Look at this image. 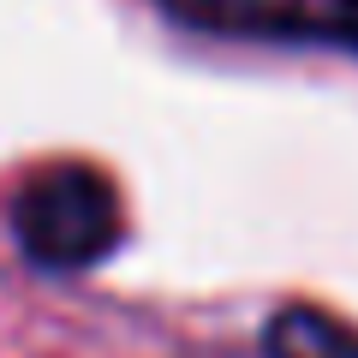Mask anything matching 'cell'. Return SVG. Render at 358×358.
I'll use <instances>...</instances> for the list:
<instances>
[{"label":"cell","instance_id":"6da1fadb","mask_svg":"<svg viewBox=\"0 0 358 358\" xmlns=\"http://www.w3.org/2000/svg\"><path fill=\"white\" fill-rule=\"evenodd\" d=\"M120 192L90 162H54L13 192V239L36 268H90L120 245Z\"/></svg>","mask_w":358,"mask_h":358},{"label":"cell","instance_id":"7a4b0ae2","mask_svg":"<svg viewBox=\"0 0 358 358\" xmlns=\"http://www.w3.org/2000/svg\"><path fill=\"white\" fill-rule=\"evenodd\" d=\"M162 13L203 36L358 54V0H162Z\"/></svg>","mask_w":358,"mask_h":358},{"label":"cell","instance_id":"3957f363","mask_svg":"<svg viewBox=\"0 0 358 358\" xmlns=\"http://www.w3.org/2000/svg\"><path fill=\"white\" fill-rule=\"evenodd\" d=\"M268 358H358V329L334 322L317 305H281L263 329Z\"/></svg>","mask_w":358,"mask_h":358}]
</instances>
